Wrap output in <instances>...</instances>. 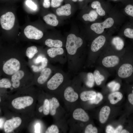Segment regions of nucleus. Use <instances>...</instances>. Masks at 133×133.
Returning a JSON list of instances; mask_svg holds the SVG:
<instances>
[{
  "label": "nucleus",
  "instance_id": "1",
  "mask_svg": "<svg viewBox=\"0 0 133 133\" xmlns=\"http://www.w3.org/2000/svg\"><path fill=\"white\" fill-rule=\"evenodd\" d=\"M125 49L119 51L114 47L113 49H103L99 55L100 67L109 73L115 71L121 62Z\"/></svg>",
  "mask_w": 133,
  "mask_h": 133
},
{
  "label": "nucleus",
  "instance_id": "2",
  "mask_svg": "<svg viewBox=\"0 0 133 133\" xmlns=\"http://www.w3.org/2000/svg\"><path fill=\"white\" fill-rule=\"evenodd\" d=\"M120 78L133 81V50L126 49L121 62L115 71Z\"/></svg>",
  "mask_w": 133,
  "mask_h": 133
},
{
  "label": "nucleus",
  "instance_id": "3",
  "mask_svg": "<svg viewBox=\"0 0 133 133\" xmlns=\"http://www.w3.org/2000/svg\"><path fill=\"white\" fill-rule=\"evenodd\" d=\"M83 41L80 37L74 34H69L67 38L66 48L68 53L70 55L74 54L78 48L82 45Z\"/></svg>",
  "mask_w": 133,
  "mask_h": 133
},
{
  "label": "nucleus",
  "instance_id": "4",
  "mask_svg": "<svg viewBox=\"0 0 133 133\" xmlns=\"http://www.w3.org/2000/svg\"><path fill=\"white\" fill-rule=\"evenodd\" d=\"M20 64L19 61L12 58L7 60L4 64L2 67L3 71L6 74L11 75L19 70Z\"/></svg>",
  "mask_w": 133,
  "mask_h": 133
},
{
  "label": "nucleus",
  "instance_id": "5",
  "mask_svg": "<svg viewBox=\"0 0 133 133\" xmlns=\"http://www.w3.org/2000/svg\"><path fill=\"white\" fill-rule=\"evenodd\" d=\"M15 19V15L11 12H8L2 15L0 18L1 27L6 30L11 29L14 26Z\"/></svg>",
  "mask_w": 133,
  "mask_h": 133
},
{
  "label": "nucleus",
  "instance_id": "6",
  "mask_svg": "<svg viewBox=\"0 0 133 133\" xmlns=\"http://www.w3.org/2000/svg\"><path fill=\"white\" fill-rule=\"evenodd\" d=\"M33 99L31 96H25L19 97L14 99L12 101L13 107L16 109H24L31 105L33 103Z\"/></svg>",
  "mask_w": 133,
  "mask_h": 133
},
{
  "label": "nucleus",
  "instance_id": "7",
  "mask_svg": "<svg viewBox=\"0 0 133 133\" xmlns=\"http://www.w3.org/2000/svg\"><path fill=\"white\" fill-rule=\"evenodd\" d=\"M114 21L111 17L107 18L103 22L96 23L93 24L90 27L91 29L98 34H100L103 33L105 28L111 27L113 25Z\"/></svg>",
  "mask_w": 133,
  "mask_h": 133
},
{
  "label": "nucleus",
  "instance_id": "8",
  "mask_svg": "<svg viewBox=\"0 0 133 133\" xmlns=\"http://www.w3.org/2000/svg\"><path fill=\"white\" fill-rule=\"evenodd\" d=\"M24 33L27 38L35 40L40 39L43 35L42 31L31 25H28L25 28Z\"/></svg>",
  "mask_w": 133,
  "mask_h": 133
},
{
  "label": "nucleus",
  "instance_id": "9",
  "mask_svg": "<svg viewBox=\"0 0 133 133\" xmlns=\"http://www.w3.org/2000/svg\"><path fill=\"white\" fill-rule=\"evenodd\" d=\"M106 41V38L104 35H100L95 38L93 41L91 46V50L93 53H101L103 49V47Z\"/></svg>",
  "mask_w": 133,
  "mask_h": 133
},
{
  "label": "nucleus",
  "instance_id": "10",
  "mask_svg": "<svg viewBox=\"0 0 133 133\" xmlns=\"http://www.w3.org/2000/svg\"><path fill=\"white\" fill-rule=\"evenodd\" d=\"M63 79V77L61 73H56L48 81L47 83L48 88L52 90L56 89L62 83Z\"/></svg>",
  "mask_w": 133,
  "mask_h": 133
},
{
  "label": "nucleus",
  "instance_id": "11",
  "mask_svg": "<svg viewBox=\"0 0 133 133\" xmlns=\"http://www.w3.org/2000/svg\"><path fill=\"white\" fill-rule=\"evenodd\" d=\"M21 122V119L18 117H15L7 120L5 122L4 125L5 132L9 133L11 132L19 126Z\"/></svg>",
  "mask_w": 133,
  "mask_h": 133
},
{
  "label": "nucleus",
  "instance_id": "12",
  "mask_svg": "<svg viewBox=\"0 0 133 133\" xmlns=\"http://www.w3.org/2000/svg\"><path fill=\"white\" fill-rule=\"evenodd\" d=\"M73 116L75 120L84 122H87L89 119L87 114L81 108H78L75 110L73 114Z\"/></svg>",
  "mask_w": 133,
  "mask_h": 133
},
{
  "label": "nucleus",
  "instance_id": "13",
  "mask_svg": "<svg viewBox=\"0 0 133 133\" xmlns=\"http://www.w3.org/2000/svg\"><path fill=\"white\" fill-rule=\"evenodd\" d=\"M64 96L66 100L70 102L75 101L78 98V94L74 91L72 87L70 86L67 87L65 89Z\"/></svg>",
  "mask_w": 133,
  "mask_h": 133
},
{
  "label": "nucleus",
  "instance_id": "14",
  "mask_svg": "<svg viewBox=\"0 0 133 133\" xmlns=\"http://www.w3.org/2000/svg\"><path fill=\"white\" fill-rule=\"evenodd\" d=\"M24 73L22 70H19L13 75L11 81L12 82V86L14 88L18 87L20 85V80L22 79L24 75Z\"/></svg>",
  "mask_w": 133,
  "mask_h": 133
},
{
  "label": "nucleus",
  "instance_id": "15",
  "mask_svg": "<svg viewBox=\"0 0 133 133\" xmlns=\"http://www.w3.org/2000/svg\"><path fill=\"white\" fill-rule=\"evenodd\" d=\"M110 111V108L108 106H104L101 108L99 115V121L101 123H104L106 121L108 118Z\"/></svg>",
  "mask_w": 133,
  "mask_h": 133
},
{
  "label": "nucleus",
  "instance_id": "16",
  "mask_svg": "<svg viewBox=\"0 0 133 133\" xmlns=\"http://www.w3.org/2000/svg\"><path fill=\"white\" fill-rule=\"evenodd\" d=\"M101 70H95L94 72V76L95 81L98 85H100L102 82L104 81L105 79L104 74L108 73V72L100 68Z\"/></svg>",
  "mask_w": 133,
  "mask_h": 133
},
{
  "label": "nucleus",
  "instance_id": "17",
  "mask_svg": "<svg viewBox=\"0 0 133 133\" xmlns=\"http://www.w3.org/2000/svg\"><path fill=\"white\" fill-rule=\"evenodd\" d=\"M51 72V69L49 68H45L41 71L40 76L37 79V82L40 84H43L47 80Z\"/></svg>",
  "mask_w": 133,
  "mask_h": 133
},
{
  "label": "nucleus",
  "instance_id": "18",
  "mask_svg": "<svg viewBox=\"0 0 133 133\" xmlns=\"http://www.w3.org/2000/svg\"><path fill=\"white\" fill-rule=\"evenodd\" d=\"M71 6L69 4H67L57 8L56 11L57 14L59 16H68L71 13Z\"/></svg>",
  "mask_w": 133,
  "mask_h": 133
},
{
  "label": "nucleus",
  "instance_id": "19",
  "mask_svg": "<svg viewBox=\"0 0 133 133\" xmlns=\"http://www.w3.org/2000/svg\"><path fill=\"white\" fill-rule=\"evenodd\" d=\"M43 19L47 24L53 26H57L58 21L55 15L53 14H49L45 16Z\"/></svg>",
  "mask_w": 133,
  "mask_h": 133
},
{
  "label": "nucleus",
  "instance_id": "20",
  "mask_svg": "<svg viewBox=\"0 0 133 133\" xmlns=\"http://www.w3.org/2000/svg\"><path fill=\"white\" fill-rule=\"evenodd\" d=\"M97 94L96 92L94 91H84L81 93L80 98L82 101H86L94 99Z\"/></svg>",
  "mask_w": 133,
  "mask_h": 133
},
{
  "label": "nucleus",
  "instance_id": "21",
  "mask_svg": "<svg viewBox=\"0 0 133 133\" xmlns=\"http://www.w3.org/2000/svg\"><path fill=\"white\" fill-rule=\"evenodd\" d=\"M111 43L115 48L116 50L121 51L123 50L124 42L120 37L118 36L115 37L112 39Z\"/></svg>",
  "mask_w": 133,
  "mask_h": 133
},
{
  "label": "nucleus",
  "instance_id": "22",
  "mask_svg": "<svg viewBox=\"0 0 133 133\" xmlns=\"http://www.w3.org/2000/svg\"><path fill=\"white\" fill-rule=\"evenodd\" d=\"M123 97V95L121 93L116 92L110 94L108 96V99L111 104H114L120 100Z\"/></svg>",
  "mask_w": 133,
  "mask_h": 133
},
{
  "label": "nucleus",
  "instance_id": "23",
  "mask_svg": "<svg viewBox=\"0 0 133 133\" xmlns=\"http://www.w3.org/2000/svg\"><path fill=\"white\" fill-rule=\"evenodd\" d=\"M50 106V112L51 115H55L57 108L60 105L57 100L54 97L52 98L49 100Z\"/></svg>",
  "mask_w": 133,
  "mask_h": 133
},
{
  "label": "nucleus",
  "instance_id": "24",
  "mask_svg": "<svg viewBox=\"0 0 133 133\" xmlns=\"http://www.w3.org/2000/svg\"><path fill=\"white\" fill-rule=\"evenodd\" d=\"M47 54L50 57L53 58L58 55L63 54L64 52L63 49L61 48H51L47 51Z\"/></svg>",
  "mask_w": 133,
  "mask_h": 133
},
{
  "label": "nucleus",
  "instance_id": "25",
  "mask_svg": "<svg viewBox=\"0 0 133 133\" xmlns=\"http://www.w3.org/2000/svg\"><path fill=\"white\" fill-rule=\"evenodd\" d=\"M45 44L47 46L50 47L61 48L63 46L62 42L61 40L50 39H47L45 42Z\"/></svg>",
  "mask_w": 133,
  "mask_h": 133
},
{
  "label": "nucleus",
  "instance_id": "26",
  "mask_svg": "<svg viewBox=\"0 0 133 133\" xmlns=\"http://www.w3.org/2000/svg\"><path fill=\"white\" fill-rule=\"evenodd\" d=\"M98 16L97 13L95 11H91L88 14H85L82 16V18L85 21L91 22L95 21Z\"/></svg>",
  "mask_w": 133,
  "mask_h": 133
},
{
  "label": "nucleus",
  "instance_id": "27",
  "mask_svg": "<svg viewBox=\"0 0 133 133\" xmlns=\"http://www.w3.org/2000/svg\"><path fill=\"white\" fill-rule=\"evenodd\" d=\"M91 7L93 8L96 9V12L99 15L103 16L105 15V12L102 7L99 1H95L93 2L91 4Z\"/></svg>",
  "mask_w": 133,
  "mask_h": 133
},
{
  "label": "nucleus",
  "instance_id": "28",
  "mask_svg": "<svg viewBox=\"0 0 133 133\" xmlns=\"http://www.w3.org/2000/svg\"><path fill=\"white\" fill-rule=\"evenodd\" d=\"M48 62L47 58L44 57L43 58L41 62V65L38 66L33 65L32 66V67L33 71L35 72H39L44 68L46 66Z\"/></svg>",
  "mask_w": 133,
  "mask_h": 133
},
{
  "label": "nucleus",
  "instance_id": "29",
  "mask_svg": "<svg viewBox=\"0 0 133 133\" xmlns=\"http://www.w3.org/2000/svg\"><path fill=\"white\" fill-rule=\"evenodd\" d=\"M38 52L37 47L35 46H32L27 48L26 54V56L29 58L32 59Z\"/></svg>",
  "mask_w": 133,
  "mask_h": 133
},
{
  "label": "nucleus",
  "instance_id": "30",
  "mask_svg": "<svg viewBox=\"0 0 133 133\" xmlns=\"http://www.w3.org/2000/svg\"><path fill=\"white\" fill-rule=\"evenodd\" d=\"M87 80L86 82V85L89 87H92L94 84L95 81L94 75L91 72H89L87 74Z\"/></svg>",
  "mask_w": 133,
  "mask_h": 133
},
{
  "label": "nucleus",
  "instance_id": "31",
  "mask_svg": "<svg viewBox=\"0 0 133 133\" xmlns=\"http://www.w3.org/2000/svg\"><path fill=\"white\" fill-rule=\"evenodd\" d=\"M11 86V83L8 79L6 78H3L0 80V88H10Z\"/></svg>",
  "mask_w": 133,
  "mask_h": 133
},
{
  "label": "nucleus",
  "instance_id": "32",
  "mask_svg": "<svg viewBox=\"0 0 133 133\" xmlns=\"http://www.w3.org/2000/svg\"><path fill=\"white\" fill-rule=\"evenodd\" d=\"M43 106V113L45 115H48L50 112V106L49 100L45 99L44 101Z\"/></svg>",
  "mask_w": 133,
  "mask_h": 133
},
{
  "label": "nucleus",
  "instance_id": "33",
  "mask_svg": "<svg viewBox=\"0 0 133 133\" xmlns=\"http://www.w3.org/2000/svg\"><path fill=\"white\" fill-rule=\"evenodd\" d=\"M129 92L128 95V100L130 104L133 106V84L128 86Z\"/></svg>",
  "mask_w": 133,
  "mask_h": 133
},
{
  "label": "nucleus",
  "instance_id": "34",
  "mask_svg": "<svg viewBox=\"0 0 133 133\" xmlns=\"http://www.w3.org/2000/svg\"><path fill=\"white\" fill-rule=\"evenodd\" d=\"M103 99V96L100 93H97L96 98L94 99L89 100V102L91 104H97L100 102Z\"/></svg>",
  "mask_w": 133,
  "mask_h": 133
},
{
  "label": "nucleus",
  "instance_id": "35",
  "mask_svg": "<svg viewBox=\"0 0 133 133\" xmlns=\"http://www.w3.org/2000/svg\"><path fill=\"white\" fill-rule=\"evenodd\" d=\"M98 130L97 128L94 127L91 124L88 125L86 127L85 130V133H97Z\"/></svg>",
  "mask_w": 133,
  "mask_h": 133
},
{
  "label": "nucleus",
  "instance_id": "36",
  "mask_svg": "<svg viewBox=\"0 0 133 133\" xmlns=\"http://www.w3.org/2000/svg\"><path fill=\"white\" fill-rule=\"evenodd\" d=\"M124 34L126 37L133 39V28H126L124 30Z\"/></svg>",
  "mask_w": 133,
  "mask_h": 133
},
{
  "label": "nucleus",
  "instance_id": "37",
  "mask_svg": "<svg viewBox=\"0 0 133 133\" xmlns=\"http://www.w3.org/2000/svg\"><path fill=\"white\" fill-rule=\"evenodd\" d=\"M126 13L128 15L133 17V5L131 4L127 5L124 9Z\"/></svg>",
  "mask_w": 133,
  "mask_h": 133
},
{
  "label": "nucleus",
  "instance_id": "38",
  "mask_svg": "<svg viewBox=\"0 0 133 133\" xmlns=\"http://www.w3.org/2000/svg\"><path fill=\"white\" fill-rule=\"evenodd\" d=\"M59 130L57 127L53 125L49 127L45 132L46 133H58Z\"/></svg>",
  "mask_w": 133,
  "mask_h": 133
},
{
  "label": "nucleus",
  "instance_id": "39",
  "mask_svg": "<svg viewBox=\"0 0 133 133\" xmlns=\"http://www.w3.org/2000/svg\"><path fill=\"white\" fill-rule=\"evenodd\" d=\"M26 3L27 6L33 10H35L37 8V5L31 0H27Z\"/></svg>",
  "mask_w": 133,
  "mask_h": 133
},
{
  "label": "nucleus",
  "instance_id": "40",
  "mask_svg": "<svg viewBox=\"0 0 133 133\" xmlns=\"http://www.w3.org/2000/svg\"><path fill=\"white\" fill-rule=\"evenodd\" d=\"M63 0H51V6L53 8L59 6Z\"/></svg>",
  "mask_w": 133,
  "mask_h": 133
},
{
  "label": "nucleus",
  "instance_id": "41",
  "mask_svg": "<svg viewBox=\"0 0 133 133\" xmlns=\"http://www.w3.org/2000/svg\"><path fill=\"white\" fill-rule=\"evenodd\" d=\"M120 83L116 82L113 87L111 89V90L113 92L117 91L120 89Z\"/></svg>",
  "mask_w": 133,
  "mask_h": 133
},
{
  "label": "nucleus",
  "instance_id": "42",
  "mask_svg": "<svg viewBox=\"0 0 133 133\" xmlns=\"http://www.w3.org/2000/svg\"><path fill=\"white\" fill-rule=\"evenodd\" d=\"M115 129L111 125H108L106 129V132L107 133H114Z\"/></svg>",
  "mask_w": 133,
  "mask_h": 133
},
{
  "label": "nucleus",
  "instance_id": "43",
  "mask_svg": "<svg viewBox=\"0 0 133 133\" xmlns=\"http://www.w3.org/2000/svg\"><path fill=\"white\" fill-rule=\"evenodd\" d=\"M41 126L39 123H37L34 126L35 133H40Z\"/></svg>",
  "mask_w": 133,
  "mask_h": 133
},
{
  "label": "nucleus",
  "instance_id": "44",
  "mask_svg": "<svg viewBox=\"0 0 133 133\" xmlns=\"http://www.w3.org/2000/svg\"><path fill=\"white\" fill-rule=\"evenodd\" d=\"M50 5V3L49 0H44L43 4V7L46 8L49 7Z\"/></svg>",
  "mask_w": 133,
  "mask_h": 133
},
{
  "label": "nucleus",
  "instance_id": "45",
  "mask_svg": "<svg viewBox=\"0 0 133 133\" xmlns=\"http://www.w3.org/2000/svg\"><path fill=\"white\" fill-rule=\"evenodd\" d=\"M122 126L121 125L118 126L115 130L114 133H120L122 130Z\"/></svg>",
  "mask_w": 133,
  "mask_h": 133
},
{
  "label": "nucleus",
  "instance_id": "46",
  "mask_svg": "<svg viewBox=\"0 0 133 133\" xmlns=\"http://www.w3.org/2000/svg\"><path fill=\"white\" fill-rule=\"evenodd\" d=\"M116 82L114 81H112L109 83L107 84L108 87L110 89L113 87Z\"/></svg>",
  "mask_w": 133,
  "mask_h": 133
},
{
  "label": "nucleus",
  "instance_id": "47",
  "mask_svg": "<svg viewBox=\"0 0 133 133\" xmlns=\"http://www.w3.org/2000/svg\"><path fill=\"white\" fill-rule=\"evenodd\" d=\"M42 57L41 56H39L36 59V63H38L41 62L42 60Z\"/></svg>",
  "mask_w": 133,
  "mask_h": 133
},
{
  "label": "nucleus",
  "instance_id": "48",
  "mask_svg": "<svg viewBox=\"0 0 133 133\" xmlns=\"http://www.w3.org/2000/svg\"><path fill=\"white\" fill-rule=\"evenodd\" d=\"M3 121L2 119L0 118V128H2L3 125Z\"/></svg>",
  "mask_w": 133,
  "mask_h": 133
},
{
  "label": "nucleus",
  "instance_id": "49",
  "mask_svg": "<svg viewBox=\"0 0 133 133\" xmlns=\"http://www.w3.org/2000/svg\"><path fill=\"white\" fill-rule=\"evenodd\" d=\"M120 133H129L130 132L127 130L126 129L122 130L121 131Z\"/></svg>",
  "mask_w": 133,
  "mask_h": 133
},
{
  "label": "nucleus",
  "instance_id": "50",
  "mask_svg": "<svg viewBox=\"0 0 133 133\" xmlns=\"http://www.w3.org/2000/svg\"><path fill=\"white\" fill-rule=\"evenodd\" d=\"M43 110V106H40L38 109L39 111L40 112H41Z\"/></svg>",
  "mask_w": 133,
  "mask_h": 133
},
{
  "label": "nucleus",
  "instance_id": "51",
  "mask_svg": "<svg viewBox=\"0 0 133 133\" xmlns=\"http://www.w3.org/2000/svg\"><path fill=\"white\" fill-rule=\"evenodd\" d=\"M74 2H76L77 1V0H72Z\"/></svg>",
  "mask_w": 133,
  "mask_h": 133
},
{
  "label": "nucleus",
  "instance_id": "52",
  "mask_svg": "<svg viewBox=\"0 0 133 133\" xmlns=\"http://www.w3.org/2000/svg\"><path fill=\"white\" fill-rule=\"evenodd\" d=\"M83 0H79V1H82Z\"/></svg>",
  "mask_w": 133,
  "mask_h": 133
},
{
  "label": "nucleus",
  "instance_id": "53",
  "mask_svg": "<svg viewBox=\"0 0 133 133\" xmlns=\"http://www.w3.org/2000/svg\"><path fill=\"white\" fill-rule=\"evenodd\" d=\"M0 101H1V99H0Z\"/></svg>",
  "mask_w": 133,
  "mask_h": 133
},
{
  "label": "nucleus",
  "instance_id": "54",
  "mask_svg": "<svg viewBox=\"0 0 133 133\" xmlns=\"http://www.w3.org/2000/svg\"></svg>",
  "mask_w": 133,
  "mask_h": 133
}]
</instances>
